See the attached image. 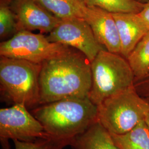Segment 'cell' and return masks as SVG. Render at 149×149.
Returning a JSON list of instances; mask_svg holds the SVG:
<instances>
[{
	"instance_id": "1",
	"label": "cell",
	"mask_w": 149,
	"mask_h": 149,
	"mask_svg": "<svg viewBox=\"0 0 149 149\" xmlns=\"http://www.w3.org/2000/svg\"><path fill=\"white\" fill-rule=\"evenodd\" d=\"M91 86L90 61L80 52L72 50L42 64L40 105L67 98L87 97Z\"/></svg>"
},
{
	"instance_id": "2",
	"label": "cell",
	"mask_w": 149,
	"mask_h": 149,
	"mask_svg": "<svg viewBox=\"0 0 149 149\" xmlns=\"http://www.w3.org/2000/svg\"><path fill=\"white\" fill-rule=\"evenodd\" d=\"M31 113L51 138L71 142L97 121L98 106L88 97L72 98L40 105Z\"/></svg>"
},
{
	"instance_id": "3",
	"label": "cell",
	"mask_w": 149,
	"mask_h": 149,
	"mask_svg": "<svg viewBox=\"0 0 149 149\" xmlns=\"http://www.w3.org/2000/svg\"><path fill=\"white\" fill-rule=\"evenodd\" d=\"M92 86L88 97L97 106L107 98L134 86L135 75L127 59L100 51L91 62Z\"/></svg>"
},
{
	"instance_id": "4",
	"label": "cell",
	"mask_w": 149,
	"mask_h": 149,
	"mask_svg": "<svg viewBox=\"0 0 149 149\" xmlns=\"http://www.w3.org/2000/svg\"><path fill=\"white\" fill-rule=\"evenodd\" d=\"M42 64L1 56V90L14 104L29 109L40 106L39 74Z\"/></svg>"
},
{
	"instance_id": "5",
	"label": "cell",
	"mask_w": 149,
	"mask_h": 149,
	"mask_svg": "<svg viewBox=\"0 0 149 149\" xmlns=\"http://www.w3.org/2000/svg\"><path fill=\"white\" fill-rule=\"evenodd\" d=\"M149 112V102L134 86L98 106L97 121L111 135H122L145 120Z\"/></svg>"
},
{
	"instance_id": "6",
	"label": "cell",
	"mask_w": 149,
	"mask_h": 149,
	"mask_svg": "<svg viewBox=\"0 0 149 149\" xmlns=\"http://www.w3.org/2000/svg\"><path fill=\"white\" fill-rule=\"evenodd\" d=\"M72 50L59 43L50 42L42 34L21 30L0 44V55L21 59L37 64L68 53Z\"/></svg>"
},
{
	"instance_id": "7",
	"label": "cell",
	"mask_w": 149,
	"mask_h": 149,
	"mask_svg": "<svg viewBox=\"0 0 149 149\" xmlns=\"http://www.w3.org/2000/svg\"><path fill=\"white\" fill-rule=\"evenodd\" d=\"M51 138L42 124L23 104L0 109V141L3 149H10L8 140L34 141Z\"/></svg>"
},
{
	"instance_id": "8",
	"label": "cell",
	"mask_w": 149,
	"mask_h": 149,
	"mask_svg": "<svg viewBox=\"0 0 149 149\" xmlns=\"http://www.w3.org/2000/svg\"><path fill=\"white\" fill-rule=\"evenodd\" d=\"M47 38L51 42L78 50L90 62L100 51L106 49L98 42L90 26L82 18L60 19Z\"/></svg>"
},
{
	"instance_id": "9",
	"label": "cell",
	"mask_w": 149,
	"mask_h": 149,
	"mask_svg": "<svg viewBox=\"0 0 149 149\" xmlns=\"http://www.w3.org/2000/svg\"><path fill=\"white\" fill-rule=\"evenodd\" d=\"M12 6L18 31H39L41 33H49L60 21L38 0H13Z\"/></svg>"
},
{
	"instance_id": "10",
	"label": "cell",
	"mask_w": 149,
	"mask_h": 149,
	"mask_svg": "<svg viewBox=\"0 0 149 149\" xmlns=\"http://www.w3.org/2000/svg\"><path fill=\"white\" fill-rule=\"evenodd\" d=\"M83 18L90 26L98 43L108 52L120 55V41L112 13L86 5Z\"/></svg>"
},
{
	"instance_id": "11",
	"label": "cell",
	"mask_w": 149,
	"mask_h": 149,
	"mask_svg": "<svg viewBox=\"0 0 149 149\" xmlns=\"http://www.w3.org/2000/svg\"><path fill=\"white\" fill-rule=\"evenodd\" d=\"M112 13L120 41V55L127 59L140 40L149 32V27L138 13Z\"/></svg>"
},
{
	"instance_id": "12",
	"label": "cell",
	"mask_w": 149,
	"mask_h": 149,
	"mask_svg": "<svg viewBox=\"0 0 149 149\" xmlns=\"http://www.w3.org/2000/svg\"><path fill=\"white\" fill-rule=\"evenodd\" d=\"M70 146L72 149H120L111 134L98 121L72 139Z\"/></svg>"
},
{
	"instance_id": "13",
	"label": "cell",
	"mask_w": 149,
	"mask_h": 149,
	"mask_svg": "<svg viewBox=\"0 0 149 149\" xmlns=\"http://www.w3.org/2000/svg\"><path fill=\"white\" fill-rule=\"evenodd\" d=\"M111 135L120 149H149V129L145 120L127 133Z\"/></svg>"
},
{
	"instance_id": "14",
	"label": "cell",
	"mask_w": 149,
	"mask_h": 149,
	"mask_svg": "<svg viewBox=\"0 0 149 149\" xmlns=\"http://www.w3.org/2000/svg\"><path fill=\"white\" fill-rule=\"evenodd\" d=\"M49 12L60 19L83 18L86 4L82 0H38Z\"/></svg>"
},
{
	"instance_id": "15",
	"label": "cell",
	"mask_w": 149,
	"mask_h": 149,
	"mask_svg": "<svg viewBox=\"0 0 149 149\" xmlns=\"http://www.w3.org/2000/svg\"><path fill=\"white\" fill-rule=\"evenodd\" d=\"M133 70L135 80L149 74V31L139 42L127 58Z\"/></svg>"
},
{
	"instance_id": "16",
	"label": "cell",
	"mask_w": 149,
	"mask_h": 149,
	"mask_svg": "<svg viewBox=\"0 0 149 149\" xmlns=\"http://www.w3.org/2000/svg\"><path fill=\"white\" fill-rule=\"evenodd\" d=\"M86 5L95 6L111 13H138L145 4L136 0H82Z\"/></svg>"
},
{
	"instance_id": "17",
	"label": "cell",
	"mask_w": 149,
	"mask_h": 149,
	"mask_svg": "<svg viewBox=\"0 0 149 149\" xmlns=\"http://www.w3.org/2000/svg\"><path fill=\"white\" fill-rule=\"evenodd\" d=\"M15 149H64L70 145L69 141L53 138L38 139L34 141L13 140Z\"/></svg>"
},
{
	"instance_id": "18",
	"label": "cell",
	"mask_w": 149,
	"mask_h": 149,
	"mask_svg": "<svg viewBox=\"0 0 149 149\" xmlns=\"http://www.w3.org/2000/svg\"><path fill=\"white\" fill-rule=\"evenodd\" d=\"M18 32L16 16L6 3L1 1L0 6V37L5 38Z\"/></svg>"
},
{
	"instance_id": "19",
	"label": "cell",
	"mask_w": 149,
	"mask_h": 149,
	"mask_svg": "<svg viewBox=\"0 0 149 149\" xmlns=\"http://www.w3.org/2000/svg\"><path fill=\"white\" fill-rule=\"evenodd\" d=\"M134 86H135V88H136V90L146 87H149V74H147L145 77H144L141 79L135 80Z\"/></svg>"
},
{
	"instance_id": "20",
	"label": "cell",
	"mask_w": 149,
	"mask_h": 149,
	"mask_svg": "<svg viewBox=\"0 0 149 149\" xmlns=\"http://www.w3.org/2000/svg\"><path fill=\"white\" fill-rule=\"evenodd\" d=\"M138 14L149 27V2L145 4L143 9Z\"/></svg>"
},
{
	"instance_id": "21",
	"label": "cell",
	"mask_w": 149,
	"mask_h": 149,
	"mask_svg": "<svg viewBox=\"0 0 149 149\" xmlns=\"http://www.w3.org/2000/svg\"><path fill=\"white\" fill-rule=\"evenodd\" d=\"M145 120L146 123V124H147V125H148V128H149V113H148L146 117L145 118Z\"/></svg>"
},
{
	"instance_id": "22",
	"label": "cell",
	"mask_w": 149,
	"mask_h": 149,
	"mask_svg": "<svg viewBox=\"0 0 149 149\" xmlns=\"http://www.w3.org/2000/svg\"><path fill=\"white\" fill-rule=\"evenodd\" d=\"M136 1H137L138 2H139L141 3H144V4H145V3H147L149 2V0H136Z\"/></svg>"
}]
</instances>
